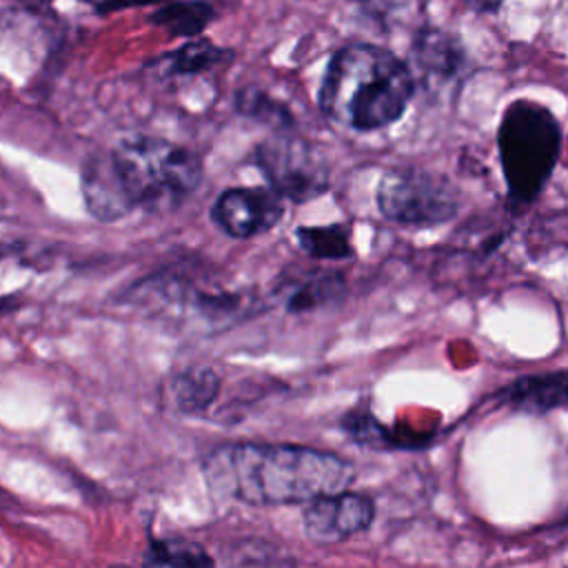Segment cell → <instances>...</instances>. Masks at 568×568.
Masks as SVG:
<instances>
[{
  "mask_svg": "<svg viewBox=\"0 0 568 568\" xmlns=\"http://www.w3.org/2000/svg\"><path fill=\"white\" fill-rule=\"evenodd\" d=\"M202 473L211 495L251 506L311 501L355 477L346 459L293 444H224L204 457Z\"/></svg>",
  "mask_w": 568,
  "mask_h": 568,
  "instance_id": "obj_1",
  "label": "cell"
},
{
  "mask_svg": "<svg viewBox=\"0 0 568 568\" xmlns=\"http://www.w3.org/2000/svg\"><path fill=\"white\" fill-rule=\"evenodd\" d=\"M415 93L413 69L393 51L351 42L337 49L317 93L320 109L353 131H375L397 122Z\"/></svg>",
  "mask_w": 568,
  "mask_h": 568,
  "instance_id": "obj_2",
  "label": "cell"
},
{
  "mask_svg": "<svg viewBox=\"0 0 568 568\" xmlns=\"http://www.w3.org/2000/svg\"><path fill=\"white\" fill-rule=\"evenodd\" d=\"M111 160L133 209L151 213L178 209L204 175L193 151L155 135L124 138L111 149Z\"/></svg>",
  "mask_w": 568,
  "mask_h": 568,
  "instance_id": "obj_3",
  "label": "cell"
},
{
  "mask_svg": "<svg viewBox=\"0 0 568 568\" xmlns=\"http://www.w3.org/2000/svg\"><path fill=\"white\" fill-rule=\"evenodd\" d=\"M497 151L515 204H530L548 184L561 151V124L557 115L532 100H515L506 106L497 126Z\"/></svg>",
  "mask_w": 568,
  "mask_h": 568,
  "instance_id": "obj_4",
  "label": "cell"
},
{
  "mask_svg": "<svg viewBox=\"0 0 568 568\" xmlns=\"http://www.w3.org/2000/svg\"><path fill=\"white\" fill-rule=\"evenodd\" d=\"M377 206L386 220L406 226H437L455 217L459 200L439 175L422 169H390L377 184Z\"/></svg>",
  "mask_w": 568,
  "mask_h": 568,
  "instance_id": "obj_5",
  "label": "cell"
},
{
  "mask_svg": "<svg viewBox=\"0 0 568 568\" xmlns=\"http://www.w3.org/2000/svg\"><path fill=\"white\" fill-rule=\"evenodd\" d=\"M253 162L266 178L268 186L291 202L315 200L331 182L328 162L322 151L286 131L260 142L255 146Z\"/></svg>",
  "mask_w": 568,
  "mask_h": 568,
  "instance_id": "obj_6",
  "label": "cell"
},
{
  "mask_svg": "<svg viewBox=\"0 0 568 568\" xmlns=\"http://www.w3.org/2000/svg\"><path fill=\"white\" fill-rule=\"evenodd\" d=\"M375 504L364 493L337 490L308 501L304 510V530L315 544H339L371 526Z\"/></svg>",
  "mask_w": 568,
  "mask_h": 568,
  "instance_id": "obj_7",
  "label": "cell"
},
{
  "mask_svg": "<svg viewBox=\"0 0 568 568\" xmlns=\"http://www.w3.org/2000/svg\"><path fill=\"white\" fill-rule=\"evenodd\" d=\"M282 195L262 186L226 189L211 206L213 222L231 237L246 240L271 231L284 215Z\"/></svg>",
  "mask_w": 568,
  "mask_h": 568,
  "instance_id": "obj_8",
  "label": "cell"
},
{
  "mask_svg": "<svg viewBox=\"0 0 568 568\" xmlns=\"http://www.w3.org/2000/svg\"><path fill=\"white\" fill-rule=\"evenodd\" d=\"M410 62L417 78L435 89L462 75L466 53L453 33L437 27H422L410 44Z\"/></svg>",
  "mask_w": 568,
  "mask_h": 568,
  "instance_id": "obj_9",
  "label": "cell"
},
{
  "mask_svg": "<svg viewBox=\"0 0 568 568\" xmlns=\"http://www.w3.org/2000/svg\"><path fill=\"white\" fill-rule=\"evenodd\" d=\"M495 402L526 415H548L568 406V368L521 375L495 393Z\"/></svg>",
  "mask_w": 568,
  "mask_h": 568,
  "instance_id": "obj_10",
  "label": "cell"
},
{
  "mask_svg": "<svg viewBox=\"0 0 568 568\" xmlns=\"http://www.w3.org/2000/svg\"><path fill=\"white\" fill-rule=\"evenodd\" d=\"M80 186L89 213L102 222H115L133 211L115 173L111 151H100L84 160Z\"/></svg>",
  "mask_w": 568,
  "mask_h": 568,
  "instance_id": "obj_11",
  "label": "cell"
},
{
  "mask_svg": "<svg viewBox=\"0 0 568 568\" xmlns=\"http://www.w3.org/2000/svg\"><path fill=\"white\" fill-rule=\"evenodd\" d=\"M213 18H215V9L206 0L169 2L149 16L153 24L164 27L169 33L182 36V38L200 36Z\"/></svg>",
  "mask_w": 568,
  "mask_h": 568,
  "instance_id": "obj_12",
  "label": "cell"
},
{
  "mask_svg": "<svg viewBox=\"0 0 568 568\" xmlns=\"http://www.w3.org/2000/svg\"><path fill=\"white\" fill-rule=\"evenodd\" d=\"M220 377L211 368H186L173 375L171 379V395L180 410L197 413L211 406L217 397Z\"/></svg>",
  "mask_w": 568,
  "mask_h": 568,
  "instance_id": "obj_13",
  "label": "cell"
},
{
  "mask_svg": "<svg viewBox=\"0 0 568 568\" xmlns=\"http://www.w3.org/2000/svg\"><path fill=\"white\" fill-rule=\"evenodd\" d=\"M233 58V51L222 49L209 40H191L182 44L180 49L166 53L158 62L162 64L166 75H193L202 73L206 69H213L215 64H222Z\"/></svg>",
  "mask_w": 568,
  "mask_h": 568,
  "instance_id": "obj_14",
  "label": "cell"
},
{
  "mask_svg": "<svg viewBox=\"0 0 568 568\" xmlns=\"http://www.w3.org/2000/svg\"><path fill=\"white\" fill-rule=\"evenodd\" d=\"M346 293V280L339 273H320L306 282H302L288 297L286 308L291 313L315 311L324 304H335Z\"/></svg>",
  "mask_w": 568,
  "mask_h": 568,
  "instance_id": "obj_15",
  "label": "cell"
},
{
  "mask_svg": "<svg viewBox=\"0 0 568 568\" xmlns=\"http://www.w3.org/2000/svg\"><path fill=\"white\" fill-rule=\"evenodd\" d=\"M235 111L244 118H251L262 124H271L280 131H286L293 126V113L286 109V104L277 102L268 93L255 89V87H244L235 93Z\"/></svg>",
  "mask_w": 568,
  "mask_h": 568,
  "instance_id": "obj_16",
  "label": "cell"
},
{
  "mask_svg": "<svg viewBox=\"0 0 568 568\" xmlns=\"http://www.w3.org/2000/svg\"><path fill=\"white\" fill-rule=\"evenodd\" d=\"M295 237L304 253L317 260H344L353 255L348 231L344 226H300Z\"/></svg>",
  "mask_w": 568,
  "mask_h": 568,
  "instance_id": "obj_17",
  "label": "cell"
},
{
  "mask_svg": "<svg viewBox=\"0 0 568 568\" xmlns=\"http://www.w3.org/2000/svg\"><path fill=\"white\" fill-rule=\"evenodd\" d=\"M146 564L155 566H211L213 559L204 552L202 546L184 539H151Z\"/></svg>",
  "mask_w": 568,
  "mask_h": 568,
  "instance_id": "obj_18",
  "label": "cell"
},
{
  "mask_svg": "<svg viewBox=\"0 0 568 568\" xmlns=\"http://www.w3.org/2000/svg\"><path fill=\"white\" fill-rule=\"evenodd\" d=\"M466 9L475 13H495L504 4V0H462Z\"/></svg>",
  "mask_w": 568,
  "mask_h": 568,
  "instance_id": "obj_19",
  "label": "cell"
},
{
  "mask_svg": "<svg viewBox=\"0 0 568 568\" xmlns=\"http://www.w3.org/2000/svg\"><path fill=\"white\" fill-rule=\"evenodd\" d=\"M153 2H160V0H102L98 9L100 11H118L129 4H153Z\"/></svg>",
  "mask_w": 568,
  "mask_h": 568,
  "instance_id": "obj_20",
  "label": "cell"
},
{
  "mask_svg": "<svg viewBox=\"0 0 568 568\" xmlns=\"http://www.w3.org/2000/svg\"><path fill=\"white\" fill-rule=\"evenodd\" d=\"M559 526H568V508H566V513H564V517H561V521H559Z\"/></svg>",
  "mask_w": 568,
  "mask_h": 568,
  "instance_id": "obj_21",
  "label": "cell"
},
{
  "mask_svg": "<svg viewBox=\"0 0 568 568\" xmlns=\"http://www.w3.org/2000/svg\"><path fill=\"white\" fill-rule=\"evenodd\" d=\"M348 2H368V0H348Z\"/></svg>",
  "mask_w": 568,
  "mask_h": 568,
  "instance_id": "obj_22",
  "label": "cell"
}]
</instances>
